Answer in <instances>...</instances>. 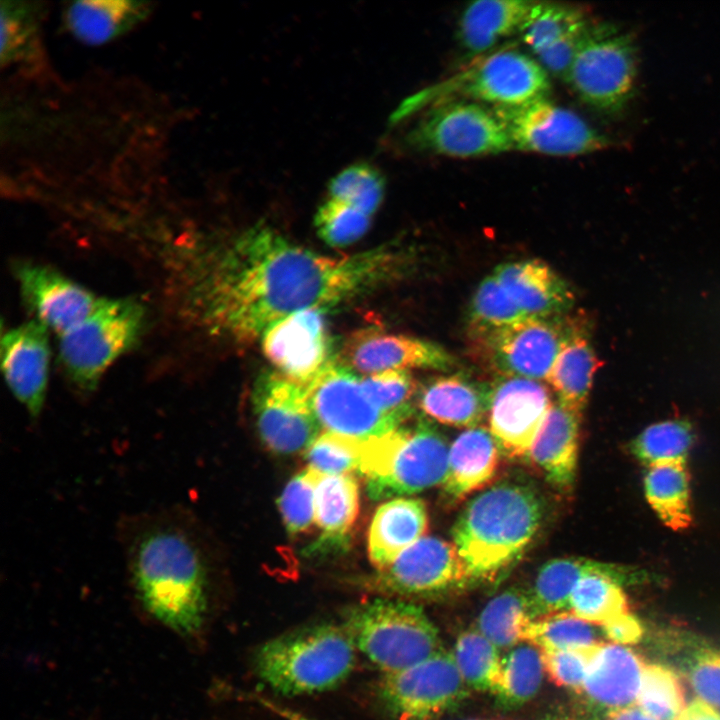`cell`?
Returning <instances> with one entry per match:
<instances>
[{
    "label": "cell",
    "mask_w": 720,
    "mask_h": 720,
    "mask_svg": "<svg viewBox=\"0 0 720 720\" xmlns=\"http://www.w3.org/2000/svg\"><path fill=\"white\" fill-rule=\"evenodd\" d=\"M558 318L527 317L475 340L502 376L547 379L570 328Z\"/></svg>",
    "instance_id": "cell-15"
},
{
    "label": "cell",
    "mask_w": 720,
    "mask_h": 720,
    "mask_svg": "<svg viewBox=\"0 0 720 720\" xmlns=\"http://www.w3.org/2000/svg\"><path fill=\"white\" fill-rule=\"evenodd\" d=\"M359 513V486L351 474L320 475L315 491V522L321 530L311 552L342 547Z\"/></svg>",
    "instance_id": "cell-32"
},
{
    "label": "cell",
    "mask_w": 720,
    "mask_h": 720,
    "mask_svg": "<svg viewBox=\"0 0 720 720\" xmlns=\"http://www.w3.org/2000/svg\"><path fill=\"white\" fill-rule=\"evenodd\" d=\"M614 565L579 557L546 562L528 592L534 618L568 611L569 599L577 583L589 573L607 571Z\"/></svg>",
    "instance_id": "cell-36"
},
{
    "label": "cell",
    "mask_w": 720,
    "mask_h": 720,
    "mask_svg": "<svg viewBox=\"0 0 720 720\" xmlns=\"http://www.w3.org/2000/svg\"><path fill=\"white\" fill-rule=\"evenodd\" d=\"M522 641L539 650L584 649L599 643L591 624L569 611L534 618L527 626Z\"/></svg>",
    "instance_id": "cell-41"
},
{
    "label": "cell",
    "mask_w": 720,
    "mask_h": 720,
    "mask_svg": "<svg viewBox=\"0 0 720 720\" xmlns=\"http://www.w3.org/2000/svg\"><path fill=\"white\" fill-rule=\"evenodd\" d=\"M599 366V359L588 337L575 326H570L547 381L560 403L581 413Z\"/></svg>",
    "instance_id": "cell-33"
},
{
    "label": "cell",
    "mask_w": 720,
    "mask_h": 720,
    "mask_svg": "<svg viewBox=\"0 0 720 720\" xmlns=\"http://www.w3.org/2000/svg\"><path fill=\"white\" fill-rule=\"evenodd\" d=\"M636 78L633 33L612 23L593 22L564 80L582 102L615 114L632 99Z\"/></svg>",
    "instance_id": "cell-9"
},
{
    "label": "cell",
    "mask_w": 720,
    "mask_h": 720,
    "mask_svg": "<svg viewBox=\"0 0 720 720\" xmlns=\"http://www.w3.org/2000/svg\"><path fill=\"white\" fill-rule=\"evenodd\" d=\"M252 698L256 703L284 720H316L273 700L261 697L260 695H252Z\"/></svg>",
    "instance_id": "cell-53"
},
{
    "label": "cell",
    "mask_w": 720,
    "mask_h": 720,
    "mask_svg": "<svg viewBox=\"0 0 720 720\" xmlns=\"http://www.w3.org/2000/svg\"><path fill=\"white\" fill-rule=\"evenodd\" d=\"M448 452L443 436L420 420L363 442L358 471L374 499L414 494L443 484Z\"/></svg>",
    "instance_id": "cell-6"
},
{
    "label": "cell",
    "mask_w": 720,
    "mask_h": 720,
    "mask_svg": "<svg viewBox=\"0 0 720 720\" xmlns=\"http://www.w3.org/2000/svg\"><path fill=\"white\" fill-rule=\"evenodd\" d=\"M342 626L383 674L407 669L440 650L438 631L414 603L376 598L348 610Z\"/></svg>",
    "instance_id": "cell-7"
},
{
    "label": "cell",
    "mask_w": 720,
    "mask_h": 720,
    "mask_svg": "<svg viewBox=\"0 0 720 720\" xmlns=\"http://www.w3.org/2000/svg\"><path fill=\"white\" fill-rule=\"evenodd\" d=\"M418 150L453 158H476L513 150L494 113L467 100H449L429 107L408 136Z\"/></svg>",
    "instance_id": "cell-10"
},
{
    "label": "cell",
    "mask_w": 720,
    "mask_h": 720,
    "mask_svg": "<svg viewBox=\"0 0 720 720\" xmlns=\"http://www.w3.org/2000/svg\"><path fill=\"white\" fill-rule=\"evenodd\" d=\"M401 258L389 248L329 257L257 225L205 256L190 297L208 332L249 342L286 316L325 309L390 280L401 272Z\"/></svg>",
    "instance_id": "cell-1"
},
{
    "label": "cell",
    "mask_w": 720,
    "mask_h": 720,
    "mask_svg": "<svg viewBox=\"0 0 720 720\" xmlns=\"http://www.w3.org/2000/svg\"><path fill=\"white\" fill-rule=\"evenodd\" d=\"M533 619L529 594L510 588L484 606L477 620V630L498 649L509 648L522 641Z\"/></svg>",
    "instance_id": "cell-37"
},
{
    "label": "cell",
    "mask_w": 720,
    "mask_h": 720,
    "mask_svg": "<svg viewBox=\"0 0 720 720\" xmlns=\"http://www.w3.org/2000/svg\"><path fill=\"white\" fill-rule=\"evenodd\" d=\"M44 8L39 2H1V65H38L43 58L41 25Z\"/></svg>",
    "instance_id": "cell-34"
},
{
    "label": "cell",
    "mask_w": 720,
    "mask_h": 720,
    "mask_svg": "<svg viewBox=\"0 0 720 720\" xmlns=\"http://www.w3.org/2000/svg\"><path fill=\"white\" fill-rule=\"evenodd\" d=\"M319 477L320 474L308 467L285 486L279 508L290 534L305 532L315 521V491Z\"/></svg>",
    "instance_id": "cell-48"
},
{
    "label": "cell",
    "mask_w": 720,
    "mask_h": 720,
    "mask_svg": "<svg viewBox=\"0 0 720 720\" xmlns=\"http://www.w3.org/2000/svg\"><path fill=\"white\" fill-rule=\"evenodd\" d=\"M153 3L129 0H79L66 5V30L89 46L106 44L134 29L149 17Z\"/></svg>",
    "instance_id": "cell-26"
},
{
    "label": "cell",
    "mask_w": 720,
    "mask_h": 720,
    "mask_svg": "<svg viewBox=\"0 0 720 720\" xmlns=\"http://www.w3.org/2000/svg\"><path fill=\"white\" fill-rule=\"evenodd\" d=\"M50 349L47 328L30 321L2 336V372L9 390L33 423L40 419L47 396Z\"/></svg>",
    "instance_id": "cell-19"
},
{
    "label": "cell",
    "mask_w": 720,
    "mask_h": 720,
    "mask_svg": "<svg viewBox=\"0 0 720 720\" xmlns=\"http://www.w3.org/2000/svg\"><path fill=\"white\" fill-rule=\"evenodd\" d=\"M544 674L540 650L528 643L518 646L502 658L501 680L494 694L505 707L523 705L536 696Z\"/></svg>",
    "instance_id": "cell-40"
},
{
    "label": "cell",
    "mask_w": 720,
    "mask_h": 720,
    "mask_svg": "<svg viewBox=\"0 0 720 720\" xmlns=\"http://www.w3.org/2000/svg\"><path fill=\"white\" fill-rule=\"evenodd\" d=\"M607 720H655L641 708L635 706H627L623 708L611 709L608 711Z\"/></svg>",
    "instance_id": "cell-54"
},
{
    "label": "cell",
    "mask_w": 720,
    "mask_h": 720,
    "mask_svg": "<svg viewBox=\"0 0 720 720\" xmlns=\"http://www.w3.org/2000/svg\"><path fill=\"white\" fill-rule=\"evenodd\" d=\"M581 413L554 403L528 456L547 478L561 488L575 479Z\"/></svg>",
    "instance_id": "cell-30"
},
{
    "label": "cell",
    "mask_w": 720,
    "mask_h": 720,
    "mask_svg": "<svg viewBox=\"0 0 720 720\" xmlns=\"http://www.w3.org/2000/svg\"><path fill=\"white\" fill-rule=\"evenodd\" d=\"M330 198L344 202L370 216L382 203L383 175L366 163L354 164L338 173L329 183Z\"/></svg>",
    "instance_id": "cell-44"
},
{
    "label": "cell",
    "mask_w": 720,
    "mask_h": 720,
    "mask_svg": "<svg viewBox=\"0 0 720 720\" xmlns=\"http://www.w3.org/2000/svg\"><path fill=\"white\" fill-rule=\"evenodd\" d=\"M644 667L633 650L619 644L598 643L582 692L609 710L631 706L637 700Z\"/></svg>",
    "instance_id": "cell-24"
},
{
    "label": "cell",
    "mask_w": 720,
    "mask_h": 720,
    "mask_svg": "<svg viewBox=\"0 0 720 720\" xmlns=\"http://www.w3.org/2000/svg\"><path fill=\"white\" fill-rule=\"evenodd\" d=\"M472 582L455 545L424 536L380 570L374 586L401 596H432Z\"/></svg>",
    "instance_id": "cell-16"
},
{
    "label": "cell",
    "mask_w": 720,
    "mask_h": 720,
    "mask_svg": "<svg viewBox=\"0 0 720 720\" xmlns=\"http://www.w3.org/2000/svg\"><path fill=\"white\" fill-rule=\"evenodd\" d=\"M322 308L293 313L275 322L261 336L266 358L285 378L307 386L332 361Z\"/></svg>",
    "instance_id": "cell-18"
},
{
    "label": "cell",
    "mask_w": 720,
    "mask_h": 720,
    "mask_svg": "<svg viewBox=\"0 0 720 720\" xmlns=\"http://www.w3.org/2000/svg\"><path fill=\"white\" fill-rule=\"evenodd\" d=\"M467 688L495 693L502 674L498 648L478 630L462 632L451 653Z\"/></svg>",
    "instance_id": "cell-38"
},
{
    "label": "cell",
    "mask_w": 720,
    "mask_h": 720,
    "mask_svg": "<svg viewBox=\"0 0 720 720\" xmlns=\"http://www.w3.org/2000/svg\"><path fill=\"white\" fill-rule=\"evenodd\" d=\"M536 3L532 0H479L469 3L458 21L460 45L472 56L489 53L501 40L519 34Z\"/></svg>",
    "instance_id": "cell-27"
},
{
    "label": "cell",
    "mask_w": 720,
    "mask_h": 720,
    "mask_svg": "<svg viewBox=\"0 0 720 720\" xmlns=\"http://www.w3.org/2000/svg\"><path fill=\"white\" fill-rule=\"evenodd\" d=\"M551 88L547 71L538 61L516 48L495 50L472 59L448 78L406 99L392 119L449 100H467L511 107L547 97Z\"/></svg>",
    "instance_id": "cell-5"
},
{
    "label": "cell",
    "mask_w": 720,
    "mask_h": 720,
    "mask_svg": "<svg viewBox=\"0 0 720 720\" xmlns=\"http://www.w3.org/2000/svg\"><path fill=\"white\" fill-rule=\"evenodd\" d=\"M491 385L464 375L431 379L421 390L418 404L425 415L445 425L473 428L488 414Z\"/></svg>",
    "instance_id": "cell-28"
},
{
    "label": "cell",
    "mask_w": 720,
    "mask_h": 720,
    "mask_svg": "<svg viewBox=\"0 0 720 720\" xmlns=\"http://www.w3.org/2000/svg\"><path fill=\"white\" fill-rule=\"evenodd\" d=\"M560 720H576V719L565 718V719H560Z\"/></svg>",
    "instance_id": "cell-56"
},
{
    "label": "cell",
    "mask_w": 720,
    "mask_h": 720,
    "mask_svg": "<svg viewBox=\"0 0 720 720\" xmlns=\"http://www.w3.org/2000/svg\"><path fill=\"white\" fill-rule=\"evenodd\" d=\"M644 491L648 503L666 526L678 531L691 526L690 476L686 462L648 466Z\"/></svg>",
    "instance_id": "cell-35"
},
{
    "label": "cell",
    "mask_w": 720,
    "mask_h": 720,
    "mask_svg": "<svg viewBox=\"0 0 720 720\" xmlns=\"http://www.w3.org/2000/svg\"><path fill=\"white\" fill-rule=\"evenodd\" d=\"M355 650L342 625L317 623L263 642L254 653L253 667L277 694L313 695L337 688L350 676Z\"/></svg>",
    "instance_id": "cell-4"
},
{
    "label": "cell",
    "mask_w": 720,
    "mask_h": 720,
    "mask_svg": "<svg viewBox=\"0 0 720 720\" xmlns=\"http://www.w3.org/2000/svg\"><path fill=\"white\" fill-rule=\"evenodd\" d=\"M695 439L691 423L684 419H671L646 427L631 442V453L648 466L686 462Z\"/></svg>",
    "instance_id": "cell-39"
},
{
    "label": "cell",
    "mask_w": 720,
    "mask_h": 720,
    "mask_svg": "<svg viewBox=\"0 0 720 720\" xmlns=\"http://www.w3.org/2000/svg\"><path fill=\"white\" fill-rule=\"evenodd\" d=\"M115 536L140 609L182 636L198 633L208 613L213 566L192 511L175 503L122 513Z\"/></svg>",
    "instance_id": "cell-2"
},
{
    "label": "cell",
    "mask_w": 720,
    "mask_h": 720,
    "mask_svg": "<svg viewBox=\"0 0 720 720\" xmlns=\"http://www.w3.org/2000/svg\"><path fill=\"white\" fill-rule=\"evenodd\" d=\"M650 577L643 569L618 564L607 571L589 573L572 591L568 611L590 624L603 625L628 612L622 585L647 581Z\"/></svg>",
    "instance_id": "cell-31"
},
{
    "label": "cell",
    "mask_w": 720,
    "mask_h": 720,
    "mask_svg": "<svg viewBox=\"0 0 720 720\" xmlns=\"http://www.w3.org/2000/svg\"><path fill=\"white\" fill-rule=\"evenodd\" d=\"M363 442L332 432L320 435L306 449L309 468L320 475H345L359 469Z\"/></svg>",
    "instance_id": "cell-46"
},
{
    "label": "cell",
    "mask_w": 720,
    "mask_h": 720,
    "mask_svg": "<svg viewBox=\"0 0 720 720\" xmlns=\"http://www.w3.org/2000/svg\"><path fill=\"white\" fill-rule=\"evenodd\" d=\"M541 520L538 497L523 485L501 483L473 498L452 531L471 580L492 579L508 567L531 542Z\"/></svg>",
    "instance_id": "cell-3"
},
{
    "label": "cell",
    "mask_w": 720,
    "mask_h": 720,
    "mask_svg": "<svg viewBox=\"0 0 720 720\" xmlns=\"http://www.w3.org/2000/svg\"><path fill=\"white\" fill-rule=\"evenodd\" d=\"M343 357L346 367L367 375L410 368L447 370L454 363L437 344L379 331L359 332L347 343Z\"/></svg>",
    "instance_id": "cell-22"
},
{
    "label": "cell",
    "mask_w": 720,
    "mask_h": 720,
    "mask_svg": "<svg viewBox=\"0 0 720 720\" xmlns=\"http://www.w3.org/2000/svg\"><path fill=\"white\" fill-rule=\"evenodd\" d=\"M592 24L584 8L537 1L519 36L548 74L564 80Z\"/></svg>",
    "instance_id": "cell-21"
},
{
    "label": "cell",
    "mask_w": 720,
    "mask_h": 720,
    "mask_svg": "<svg viewBox=\"0 0 720 720\" xmlns=\"http://www.w3.org/2000/svg\"><path fill=\"white\" fill-rule=\"evenodd\" d=\"M367 396L382 411L406 422L412 415L411 400L416 393V382L406 370H386L360 377Z\"/></svg>",
    "instance_id": "cell-45"
},
{
    "label": "cell",
    "mask_w": 720,
    "mask_h": 720,
    "mask_svg": "<svg viewBox=\"0 0 720 720\" xmlns=\"http://www.w3.org/2000/svg\"><path fill=\"white\" fill-rule=\"evenodd\" d=\"M604 634L616 644H635L644 633L639 619L629 612L621 614L602 625Z\"/></svg>",
    "instance_id": "cell-51"
},
{
    "label": "cell",
    "mask_w": 720,
    "mask_h": 720,
    "mask_svg": "<svg viewBox=\"0 0 720 720\" xmlns=\"http://www.w3.org/2000/svg\"><path fill=\"white\" fill-rule=\"evenodd\" d=\"M511 141L513 149L552 156H577L607 149L612 144L604 134L577 113L547 97L522 105L492 109Z\"/></svg>",
    "instance_id": "cell-11"
},
{
    "label": "cell",
    "mask_w": 720,
    "mask_h": 720,
    "mask_svg": "<svg viewBox=\"0 0 720 720\" xmlns=\"http://www.w3.org/2000/svg\"><path fill=\"white\" fill-rule=\"evenodd\" d=\"M689 679L702 701L720 707V651H700L690 666Z\"/></svg>",
    "instance_id": "cell-50"
},
{
    "label": "cell",
    "mask_w": 720,
    "mask_h": 720,
    "mask_svg": "<svg viewBox=\"0 0 720 720\" xmlns=\"http://www.w3.org/2000/svg\"><path fill=\"white\" fill-rule=\"evenodd\" d=\"M429 517L424 502L417 498H394L380 505L370 524L368 554L380 571L402 552L425 536Z\"/></svg>",
    "instance_id": "cell-25"
},
{
    "label": "cell",
    "mask_w": 720,
    "mask_h": 720,
    "mask_svg": "<svg viewBox=\"0 0 720 720\" xmlns=\"http://www.w3.org/2000/svg\"><path fill=\"white\" fill-rule=\"evenodd\" d=\"M553 404L538 380L501 376L491 385L488 429L502 453L528 456Z\"/></svg>",
    "instance_id": "cell-17"
},
{
    "label": "cell",
    "mask_w": 720,
    "mask_h": 720,
    "mask_svg": "<svg viewBox=\"0 0 720 720\" xmlns=\"http://www.w3.org/2000/svg\"><path fill=\"white\" fill-rule=\"evenodd\" d=\"M493 274L527 317L557 318L573 304L568 284L541 260L501 264Z\"/></svg>",
    "instance_id": "cell-23"
},
{
    "label": "cell",
    "mask_w": 720,
    "mask_h": 720,
    "mask_svg": "<svg viewBox=\"0 0 720 720\" xmlns=\"http://www.w3.org/2000/svg\"><path fill=\"white\" fill-rule=\"evenodd\" d=\"M451 653L438 650L399 672L384 674L378 694L398 720H435L467 694Z\"/></svg>",
    "instance_id": "cell-13"
},
{
    "label": "cell",
    "mask_w": 720,
    "mask_h": 720,
    "mask_svg": "<svg viewBox=\"0 0 720 720\" xmlns=\"http://www.w3.org/2000/svg\"><path fill=\"white\" fill-rule=\"evenodd\" d=\"M597 644L584 649L540 650L544 672L548 679L558 687L582 693L589 663Z\"/></svg>",
    "instance_id": "cell-49"
},
{
    "label": "cell",
    "mask_w": 720,
    "mask_h": 720,
    "mask_svg": "<svg viewBox=\"0 0 720 720\" xmlns=\"http://www.w3.org/2000/svg\"><path fill=\"white\" fill-rule=\"evenodd\" d=\"M676 720H720V714L711 705L696 699L683 709Z\"/></svg>",
    "instance_id": "cell-52"
},
{
    "label": "cell",
    "mask_w": 720,
    "mask_h": 720,
    "mask_svg": "<svg viewBox=\"0 0 720 720\" xmlns=\"http://www.w3.org/2000/svg\"><path fill=\"white\" fill-rule=\"evenodd\" d=\"M307 391L315 417L326 432L365 442L405 423L375 405L360 377L342 363L331 361L307 385Z\"/></svg>",
    "instance_id": "cell-12"
},
{
    "label": "cell",
    "mask_w": 720,
    "mask_h": 720,
    "mask_svg": "<svg viewBox=\"0 0 720 720\" xmlns=\"http://www.w3.org/2000/svg\"><path fill=\"white\" fill-rule=\"evenodd\" d=\"M525 318L494 274L479 284L469 310V327L474 339Z\"/></svg>",
    "instance_id": "cell-42"
},
{
    "label": "cell",
    "mask_w": 720,
    "mask_h": 720,
    "mask_svg": "<svg viewBox=\"0 0 720 720\" xmlns=\"http://www.w3.org/2000/svg\"><path fill=\"white\" fill-rule=\"evenodd\" d=\"M500 452L488 428L466 429L449 447L445 493L458 500L488 485L497 473Z\"/></svg>",
    "instance_id": "cell-29"
},
{
    "label": "cell",
    "mask_w": 720,
    "mask_h": 720,
    "mask_svg": "<svg viewBox=\"0 0 720 720\" xmlns=\"http://www.w3.org/2000/svg\"><path fill=\"white\" fill-rule=\"evenodd\" d=\"M145 311L134 299H100L80 323L60 335L62 367L82 395L92 393L106 369L141 336Z\"/></svg>",
    "instance_id": "cell-8"
},
{
    "label": "cell",
    "mask_w": 720,
    "mask_h": 720,
    "mask_svg": "<svg viewBox=\"0 0 720 720\" xmlns=\"http://www.w3.org/2000/svg\"><path fill=\"white\" fill-rule=\"evenodd\" d=\"M314 223L319 237L326 244L344 247L366 233L370 216L344 202L329 198L318 208Z\"/></svg>",
    "instance_id": "cell-47"
},
{
    "label": "cell",
    "mask_w": 720,
    "mask_h": 720,
    "mask_svg": "<svg viewBox=\"0 0 720 720\" xmlns=\"http://www.w3.org/2000/svg\"><path fill=\"white\" fill-rule=\"evenodd\" d=\"M466 720H489V719H482V718H471V719H466Z\"/></svg>",
    "instance_id": "cell-55"
},
{
    "label": "cell",
    "mask_w": 720,
    "mask_h": 720,
    "mask_svg": "<svg viewBox=\"0 0 720 720\" xmlns=\"http://www.w3.org/2000/svg\"><path fill=\"white\" fill-rule=\"evenodd\" d=\"M15 274L24 303L36 321L59 335L84 320L101 299L47 266L20 263Z\"/></svg>",
    "instance_id": "cell-20"
},
{
    "label": "cell",
    "mask_w": 720,
    "mask_h": 720,
    "mask_svg": "<svg viewBox=\"0 0 720 720\" xmlns=\"http://www.w3.org/2000/svg\"><path fill=\"white\" fill-rule=\"evenodd\" d=\"M639 708L655 720H676L685 708L684 690L669 668L645 665L637 697Z\"/></svg>",
    "instance_id": "cell-43"
},
{
    "label": "cell",
    "mask_w": 720,
    "mask_h": 720,
    "mask_svg": "<svg viewBox=\"0 0 720 720\" xmlns=\"http://www.w3.org/2000/svg\"><path fill=\"white\" fill-rule=\"evenodd\" d=\"M259 434L272 451L292 454L320 435L321 426L309 401L307 386L277 371L260 376L253 393Z\"/></svg>",
    "instance_id": "cell-14"
}]
</instances>
